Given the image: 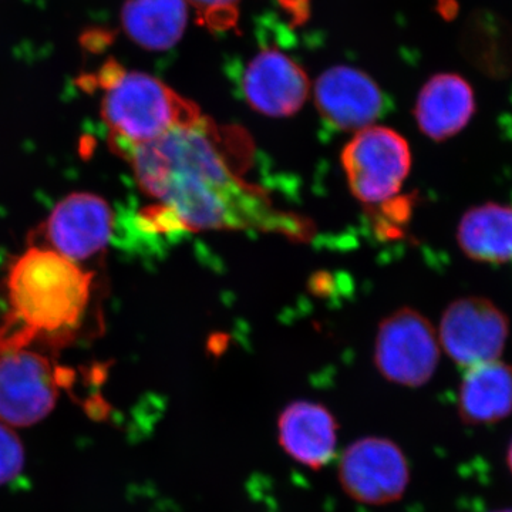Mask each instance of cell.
Wrapping results in <instances>:
<instances>
[{
	"label": "cell",
	"mask_w": 512,
	"mask_h": 512,
	"mask_svg": "<svg viewBox=\"0 0 512 512\" xmlns=\"http://www.w3.org/2000/svg\"><path fill=\"white\" fill-rule=\"evenodd\" d=\"M244 137L238 128L202 117L119 157L130 165L138 188L156 201L147 217L191 231L261 228L275 211L239 178L232 148Z\"/></svg>",
	"instance_id": "cell-1"
},
{
	"label": "cell",
	"mask_w": 512,
	"mask_h": 512,
	"mask_svg": "<svg viewBox=\"0 0 512 512\" xmlns=\"http://www.w3.org/2000/svg\"><path fill=\"white\" fill-rule=\"evenodd\" d=\"M9 315L0 326V353L33 342H69L92 301L93 274L45 247L29 248L10 266Z\"/></svg>",
	"instance_id": "cell-2"
},
{
	"label": "cell",
	"mask_w": 512,
	"mask_h": 512,
	"mask_svg": "<svg viewBox=\"0 0 512 512\" xmlns=\"http://www.w3.org/2000/svg\"><path fill=\"white\" fill-rule=\"evenodd\" d=\"M96 82L103 90L101 119L109 133L110 148L117 156L202 119L194 101L185 99L151 74L127 72L116 62H110Z\"/></svg>",
	"instance_id": "cell-3"
},
{
	"label": "cell",
	"mask_w": 512,
	"mask_h": 512,
	"mask_svg": "<svg viewBox=\"0 0 512 512\" xmlns=\"http://www.w3.org/2000/svg\"><path fill=\"white\" fill-rule=\"evenodd\" d=\"M350 191L365 204H382L400 191L412 167L409 144L386 127L357 131L342 154Z\"/></svg>",
	"instance_id": "cell-4"
},
{
	"label": "cell",
	"mask_w": 512,
	"mask_h": 512,
	"mask_svg": "<svg viewBox=\"0 0 512 512\" xmlns=\"http://www.w3.org/2000/svg\"><path fill=\"white\" fill-rule=\"evenodd\" d=\"M439 362V333L421 313L399 309L380 323L375 363L384 379L420 387L433 377Z\"/></svg>",
	"instance_id": "cell-5"
},
{
	"label": "cell",
	"mask_w": 512,
	"mask_h": 512,
	"mask_svg": "<svg viewBox=\"0 0 512 512\" xmlns=\"http://www.w3.org/2000/svg\"><path fill=\"white\" fill-rule=\"evenodd\" d=\"M338 477L350 498L366 505H387L403 497L410 483L406 454L386 437H362L343 450Z\"/></svg>",
	"instance_id": "cell-6"
},
{
	"label": "cell",
	"mask_w": 512,
	"mask_h": 512,
	"mask_svg": "<svg viewBox=\"0 0 512 512\" xmlns=\"http://www.w3.org/2000/svg\"><path fill=\"white\" fill-rule=\"evenodd\" d=\"M62 375L35 350L0 353V421L29 427L55 409Z\"/></svg>",
	"instance_id": "cell-7"
},
{
	"label": "cell",
	"mask_w": 512,
	"mask_h": 512,
	"mask_svg": "<svg viewBox=\"0 0 512 512\" xmlns=\"http://www.w3.org/2000/svg\"><path fill=\"white\" fill-rule=\"evenodd\" d=\"M510 335V320L495 303L480 296L457 299L441 318L439 340L448 357L468 367L500 359Z\"/></svg>",
	"instance_id": "cell-8"
},
{
	"label": "cell",
	"mask_w": 512,
	"mask_h": 512,
	"mask_svg": "<svg viewBox=\"0 0 512 512\" xmlns=\"http://www.w3.org/2000/svg\"><path fill=\"white\" fill-rule=\"evenodd\" d=\"M113 231L114 212L109 202L92 192H74L50 212L43 238L45 248L80 264L106 249Z\"/></svg>",
	"instance_id": "cell-9"
},
{
	"label": "cell",
	"mask_w": 512,
	"mask_h": 512,
	"mask_svg": "<svg viewBox=\"0 0 512 512\" xmlns=\"http://www.w3.org/2000/svg\"><path fill=\"white\" fill-rule=\"evenodd\" d=\"M238 83L251 109L269 117L298 113L311 87L302 67L275 47L255 53L239 69Z\"/></svg>",
	"instance_id": "cell-10"
},
{
	"label": "cell",
	"mask_w": 512,
	"mask_h": 512,
	"mask_svg": "<svg viewBox=\"0 0 512 512\" xmlns=\"http://www.w3.org/2000/svg\"><path fill=\"white\" fill-rule=\"evenodd\" d=\"M315 103L320 117L342 131L370 127L386 109V97L375 80L349 66L322 73L315 84Z\"/></svg>",
	"instance_id": "cell-11"
},
{
	"label": "cell",
	"mask_w": 512,
	"mask_h": 512,
	"mask_svg": "<svg viewBox=\"0 0 512 512\" xmlns=\"http://www.w3.org/2000/svg\"><path fill=\"white\" fill-rule=\"evenodd\" d=\"M278 443L286 456L311 470L329 466L338 451V420L328 407L311 400H296L276 421Z\"/></svg>",
	"instance_id": "cell-12"
},
{
	"label": "cell",
	"mask_w": 512,
	"mask_h": 512,
	"mask_svg": "<svg viewBox=\"0 0 512 512\" xmlns=\"http://www.w3.org/2000/svg\"><path fill=\"white\" fill-rule=\"evenodd\" d=\"M476 113V97L466 79L441 73L424 84L417 97L414 117L421 133L433 141L456 137Z\"/></svg>",
	"instance_id": "cell-13"
},
{
	"label": "cell",
	"mask_w": 512,
	"mask_h": 512,
	"mask_svg": "<svg viewBox=\"0 0 512 512\" xmlns=\"http://www.w3.org/2000/svg\"><path fill=\"white\" fill-rule=\"evenodd\" d=\"M512 413V366L501 362L468 367L458 390V414L467 424H491Z\"/></svg>",
	"instance_id": "cell-14"
},
{
	"label": "cell",
	"mask_w": 512,
	"mask_h": 512,
	"mask_svg": "<svg viewBox=\"0 0 512 512\" xmlns=\"http://www.w3.org/2000/svg\"><path fill=\"white\" fill-rule=\"evenodd\" d=\"M457 244L471 261L512 262V205L485 202L470 208L458 224Z\"/></svg>",
	"instance_id": "cell-15"
},
{
	"label": "cell",
	"mask_w": 512,
	"mask_h": 512,
	"mask_svg": "<svg viewBox=\"0 0 512 512\" xmlns=\"http://www.w3.org/2000/svg\"><path fill=\"white\" fill-rule=\"evenodd\" d=\"M188 23L185 0H126L121 25L136 45L148 50L171 49L180 42Z\"/></svg>",
	"instance_id": "cell-16"
},
{
	"label": "cell",
	"mask_w": 512,
	"mask_h": 512,
	"mask_svg": "<svg viewBox=\"0 0 512 512\" xmlns=\"http://www.w3.org/2000/svg\"><path fill=\"white\" fill-rule=\"evenodd\" d=\"M197 10L198 20L212 32H227L237 25L241 0H185Z\"/></svg>",
	"instance_id": "cell-17"
},
{
	"label": "cell",
	"mask_w": 512,
	"mask_h": 512,
	"mask_svg": "<svg viewBox=\"0 0 512 512\" xmlns=\"http://www.w3.org/2000/svg\"><path fill=\"white\" fill-rule=\"evenodd\" d=\"M25 466L22 441L6 424H0V485L19 476Z\"/></svg>",
	"instance_id": "cell-18"
},
{
	"label": "cell",
	"mask_w": 512,
	"mask_h": 512,
	"mask_svg": "<svg viewBox=\"0 0 512 512\" xmlns=\"http://www.w3.org/2000/svg\"><path fill=\"white\" fill-rule=\"evenodd\" d=\"M507 463H508V467H510V470L512 473V441L510 444V448H508Z\"/></svg>",
	"instance_id": "cell-19"
},
{
	"label": "cell",
	"mask_w": 512,
	"mask_h": 512,
	"mask_svg": "<svg viewBox=\"0 0 512 512\" xmlns=\"http://www.w3.org/2000/svg\"><path fill=\"white\" fill-rule=\"evenodd\" d=\"M495 512H512V508H511V510H501V511H495Z\"/></svg>",
	"instance_id": "cell-20"
}]
</instances>
